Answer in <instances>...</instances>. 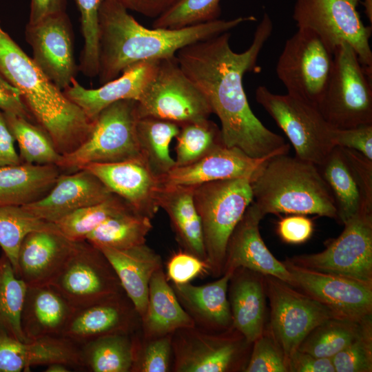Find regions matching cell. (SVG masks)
I'll return each instance as SVG.
<instances>
[{
    "label": "cell",
    "mask_w": 372,
    "mask_h": 372,
    "mask_svg": "<svg viewBox=\"0 0 372 372\" xmlns=\"http://www.w3.org/2000/svg\"><path fill=\"white\" fill-rule=\"evenodd\" d=\"M272 30V21L265 12L251 45L242 52L233 51L230 33L226 32L186 45L176 54L183 71L218 117L223 144L254 158L287 154L290 147L283 137L267 128L255 116L242 83L244 74L255 68Z\"/></svg>",
    "instance_id": "6da1fadb"
},
{
    "label": "cell",
    "mask_w": 372,
    "mask_h": 372,
    "mask_svg": "<svg viewBox=\"0 0 372 372\" xmlns=\"http://www.w3.org/2000/svg\"><path fill=\"white\" fill-rule=\"evenodd\" d=\"M254 16L214 21L179 29H149L114 0H103L99 12V80L110 81L138 63L176 56L183 47L229 32Z\"/></svg>",
    "instance_id": "7a4b0ae2"
},
{
    "label": "cell",
    "mask_w": 372,
    "mask_h": 372,
    "mask_svg": "<svg viewBox=\"0 0 372 372\" xmlns=\"http://www.w3.org/2000/svg\"><path fill=\"white\" fill-rule=\"evenodd\" d=\"M0 74L19 91L35 123L61 154L72 152L87 138L94 121L44 74L2 28L1 21Z\"/></svg>",
    "instance_id": "3957f363"
},
{
    "label": "cell",
    "mask_w": 372,
    "mask_h": 372,
    "mask_svg": "<svg viewBox=\"0 0 372 372\" xmlns=\"http://www.w3.org/2000/svg\"><path fill=\"white\" fill-rule=\"evenodd\" d=\"M260 215L316 214L338 220L334 198L318 165L287 154L270 158L251 181Z\"/></svg>",
    "instance_id": "277c9868"
},
{
    "label": "cell",
    "mask_w": 372,
    "mask_h": 372,
    "mask_svg": "<svg viewBox=\"0 0 372 372\" xmlns=\"http://www.w3.org/2000/svg\"><path fill=\"white\" fill-rule=\"evenodd\" d=\"M252 200L251 181L246 178L216 180L194 186V201L212 276L223 274L228 240Z\"/></svg>",
    "instance_id": "5b68a950"
},
{
    "label": "cell",
    "mask_w": 372,
    "mask_h": 372,
    "mask_svg": "<svg viewBox=\"0 0 372 372\" xmlns=\"http://www.w3.org/2000/svg\"><path fill=\"white\" fill-rule=\"evenodd\" d=\"M136 101H118L94 121L87 138L75 150L63 155L57 166L73 172L91 163H115L143 157L136 134Z\"/></svg>",
    "instance_id": "8992f818"
},
{
    "label": "cell",
    "mask_w": 372,
    "mask_h": 372,
    "mask_svg": "<svg viewBox=\"0 0 372 372\" xmlns=\"http://www.w3.org/2000/svg\"><path fill=\"white\" fill-rule=\"evenodd\" d=\"M371 80L354 50L347 43L337 46L332 71L318 105L332 128L372 124Z\"/></svg>",
    "instance_id": "52a82bcc"
},
{
    "label": "cell",
    "mask_w": 372,
    "mask_h": 372,
    "mask_svg": "<svg viewBox=\"0 0 372 372\" xmlns=\"http://www.w3.org/2000/svg\"><path fill=\"white\" fill-rule=\"evenodd\" d=\"M360 0H296L292 17L298 28L315 33L333 52L342 43L355 52L367 74H372L371 26L363 23Z\"/></svg>",
    "instance_id": "ba28073f"
},
{
    "label": "cell",
    "mask_w": 372,
    "mask_h": 372,
    "mask_svg": "<svg viewBox=\"0 0 372 372\" xmlns=\"http://www.w3.org/2000/svg\"><path fill=\"white\" fill-rule=\"evenodd\" d=\"M139 118L152 117L181 126L209 119L211 107L185 74L176 56L159 60L155 73L136 101Z\"/></svg>",
    "instance_id": "9c48e42d"
},
{
    "label": "cell",
    "mask_w": 372,
    "mask_h": 372,
    "mask_svg": "<svg viewBox=\"0 0 372 372\" xmlns=\"http://www.w3.org/2000/svg\"><path fill=\"white\" fill-rule=\"evenodd\" d=\"M256 99L292 144L296 156L320 165L335 146L333 130L318 107L291 94H278L264 85Z\"/></svg>",
    "instance_id": "30bf717a"
},
{
    "label": "cell",
    "mask_w": 372,
    "mask_h": 372,
    "mask_svg": "<svg viewBox=\"0 0 372 372\" xmlns=\"http://www.w3.org/2000/svg\"><path fill=\"white\" fill-rule=\"evenodd\" d=\"M172 342V372L244 371L252 344L233 327L221 332L180 328Z\"/></svg>",
    "instance_id": "8fae6325"
},
{
    "label": "cell",
    "mask_w": 372,
    "mask_h": 372,
    "mask_svg": "<svg viewBox=\"0 0 372 372\" xmlns=\"http://www.w3.org/2000/svg\"><path fill=\"white\" fill-rule=\"evenodd\" d=\"M333 64V52L313 32L298 28L278 58L276 71L287 94L318 107Z\"/></svg>",
    "instance_id": "7c38bea8"
},
{
    "label": "cell",
    "mask_w": 372,
    "mask_h": 372,
    "mask_svg": "<svg viewBox=\"0 0 372 372\" xmlns=\"http://www.w3.org/2000/svg\"><path fill=\"white\" fill-rule=\"evenodd\" d=\"M318 253L287 258L309 269L372 283V209H361Z\"/></svg>",
    "instance_id": "4fadbf2b"
},
{
    "label": "cell",
    "mask_w": 372,
    "mask_h": 372,
    "mask_svg": "<svg viewBox=\"0 0 372 372\" xmlns=\"http://www.w3.org/2000/svg\"><path fill=\"white\" fill-rule=\"evenodd\" d=\"M264 280L271 308L269 329L282 349L287 365L307 335L324 321L336 316L325 306L284 281L271 276H264Z\"/></svg>",
    "instance_id": "5bb4252c"
},
{
    "label": "cell",
    "mask_w": 372,
    "mask_h": 372,
    "mask_svg": "<svg viewBox=\"0 0 372 372\" xmlns=\"http://www.w3.org/2000/svg\"><path fill=\"white\" fill-rule=\"evenodd\" d=\"M74 308L84 307L123 291L110 261L97 247L78 241L50 283Z\"/></svg>",
    "instance_id": "9a60e30c"
},
{
    "label": "cell",
    "mask_w": 372,
    "mask_h": 372,
    "mask_svg": "<svg viewBox=\"0 0 372 372\" xmlns=\"http://www.w3.org/2000/svg\"><path fill=\"white\" fill-rule=\"evenodd\" d=\"M293 287L315 299L337 318L362 322L371 317L372 283L283 262Z\"/></svg>",
    "instance_id": "2e32d148"
},
{
    "label": "cell",
    "mask_w": 372,
    "mask_h": 372,
    "mask_svg": "<svg viewBox=\"0 0 372 372\" xmlns=\"http://www.w3.org/2000/svg\"><path fill=\"white\" fill-rule=\"evenodd\" d=\"M318 167L342 224L362 208L372 209V160L355 150L334 146Z\"/></svg>",
    "instance_id": "e0dca14e"
},
{
    "label": "cell",
    "mask_w": 372,
    "mask_h": 372,
    "mask_svg": "<svg viewBox=\"0 0 372 372\" xmlns=\"http://www.w3.org/2000/svg\"><path fill=\"white\" fill-rule=\"evenodd\" d=\"M66 12L27 23L25 38L32 50V59L44 74L63 90L76 79L74 37Z\"/></svg>",
    "instance_id": "ac0fdd59"
},
{
    "label": "cell",
    "mask_w": 372,
    "mask_h": 372,
    "mask_svg": "<svg viewBox=\"0 0 372 372\" xmlns=\"http://www.w3.org/2000/svg\"><path fill=\"white\" fill-rule=\"evenodd\" d=\"M141 319L124 291L90 305L75 309L62 338L81 347L112 334H131L141 329Z\"/></svg>",
    "instance_id": "d6986e66"
},
{
    "label": "cell",
    "mask_w": 372,
    "mask_h": 372,
    "mask_svg": "<svg viewBox=\"0 0 372 372\" xmlns=\"http://www.w3.org/2000/svg\"><path fill=\"white\" fill-rule=\"evenodd\" d=\"M83 168L95 175L135 212L152 219L158 211L157 197L162 185L159 176L152 172L143 157L91 163Z\"/></svg>",
    "instance_id": "ffe728a7"
},
{
    "label": "cell",
    "mask_w": 372,
    "mask_h": 372,
    "mask_svg": "<svg viewBox=\"0 0 372 372\" xmlns=\"http://www.w3.org/2000/svg\"><path fill=\"white\" fill-rule=\"evenodd\" d=\"M262 218L251 202L228 240L223 273L243 267L276 277L293 287L291 273L283 262L273 256L261 237L259 223Z\"/></svg>",
    "instance_id": "44dd1931"
},
{
    "label": "cell",
    "mask_w": 372,
    "mask_h": 372,
    "mask_svg": "<svg viewBox=\"0 0 372 372\" xmlns=\"http://www.w3.org/2000/svg\"><path fill=\"white\" fill-rule=\"evenodd\" d=\"M274 156L254 158L238 148L220 145L196 162L175 166L159 178L161 185H166L196 186L229 178H246L251 181Z\"/></svg>",
    "instance_id": "7402d4cb"
},
{
    "label": "cell",
    "mask_w": 372,
    "mask_h": 372,
    "mask_svg": "<svg viewBox=\"0 0 372 372\" xmlns=\"http://www.w3.org/2000/svg\"><path fill=\"white\" fill-rule=\"evenodd\" d=\"M112 194L95 175L82 168L61 174L44 197L22 207L37 218L54 223L65 216L100 203Z\"/></svg>",
    "instance_id": "603a6c76"
},
{
    "label": "cell",
    "mask_w": 372,
    "mask_h": 372,
    "mask_svg": "<svg viewBox=\"0 0 372 372\" xmlns=\"http://www.w3.org/2000/svg\"><path fill=\"white\" fill-rule=\"evenodd\" d=\"M77 242L66 238L58 229L39 230L28 234L19 251L17 276L28 287L50 285Z\"/></svg>",
    "instance_id": "cb8c5ba5"
},
{
    "label": "cell",
    "mask_w": 372,
    "mask_h": 372,
    "mask_svg": "<svg viewBox=\"0 0 372 372\" xmlns=\"http://www.w3.org/2000/svg\"><path fill=\"white\" fill-rule=\"evenodd\" d=\"M159 60L136 63L117 78L95 89L82 86L74 79L63 92L94 121L110 105L124 99L138 101L152 79Z\"/></svg>",
    "instance_id": "d4e9b609"
},
{
    "label": "cell",
    "mask_w": 372,
    "mask_h": 372,
    "mask_svg": "<svg viewBox=\"0 0 372 372\" xmlns=\"http://www.w3.org/2000/svg\"><path fill=\"white\" fill-rule=\"evenodd\" d=\"M54 362L83 369L81 347L62 337L21 341L0 328V372L29 371Z\"/></svg>",
    "instance_id": "484cf974"
},
{
    "label": "cell",
    "mask_w": 372,
    "mask_h": 372,
    "mask_svg": "<svg viewBox=\"0 0 372 372\" xmlns=\"http://www.w3.org/2000/svg\"><path fill=\"white\" fill-rule=\"evenodd\" d=\"M232 273L225 272L216 280L202 285L169 282L195 327L210 332H221L232 327L227 298L228 283Z\"/></svg>",
    "instance_id": "4316f807"
},
{
    "label": "cell",
    "mask_w": 372,
    "mask_h": 372,
    "mask_svg": "<svg viewBox=\"0 0 372 372\" xmlns=\"http://www.w3.org/2000/svg\"><path fill=\"white\" fill-rule=\"evenodd\" d=\"M266 290L264 276L239 267L231 274L227 287L232 327L252 344L265 329Z\"/></svg>",
    "instance_id": "83f0119b"
},
{
    "label": "cell",
    "mask_w": 372,
    "mask_h": 372,
    "mask_svg": "<svg viewBox=\"0 0 372 372\" xmlns=\"http://www.w3.org/2000/svg\"><path fill=\"white\" fill-rule=\"evenodd\" d=\"M74 308L51 285L28 287L21 325L27 340L62 337Z\"/></svg>",
    "instance_id": "f1b7e54d"
},
{
    "label": "cell",
    "mask_w": 372,
    "mask_h": 372,
    "mask_svg": "<svg viewBox=\"0 0 372 372\" xmlns=\"http://www.w3.org/2000/svg\"><path fill=\"white\" fill-rule=\"evenodd\" d=\"M99 249L111 263L124 292L141 319L147 305L150 280L158 269L163 267L161 256L146 243L125 249Z\"/></svg>",
    "instance_id": "f546056e"
},
{
    "label": "cell",
    "mask_w": 372,
    "mask_h": 372,
    "mask_svg": "<svg viewBox=\"0 0 372 372\" xmlns=\"http://www.w3.org/2000/svg\"><path fill=\"white\" fill-rule=\"evenodd\" d=\"M194 186L162 185L157 203L169 216L180 249L206 261L203 228L194 201Z\"/></svg>",
    "instance_id": "4dcf8cb0"
},
{
    "label": "cell",
    "mask_w": 372,
    "mask_h": 372,
    "mask_svg": "<svg viewBox=\"0 0 372 372\" xmlns=\"http://www.w3.org/2000/svg\"><path fill=\"white\" fill-rule=\"evenodd\" d=\"M194 326L177 299L163 267L158 269L149 285L147 305L141 318L142 335L147 338L161 337L172 334L180 328Z\"/></svg>",
    "instance_id": "1f68e13d"
},
{
    "label": "cell",
    "mask_w": 372,
    "mask_h": 372,
    "mask_svg": "<svg viewBox=\"0 0 372 372\" xmlns=\"http://www.w3.org/2000/svg\"><path fill=\"white\" fill-rule=\"evenodd\" d=\"M61 172L52 164L0 167V206H23L39 200L50 192Z\"/></svg>",
    "instance_id": "d6a6232c"
},
{
    "label": "cell",
    "mask_w": 372,
    "mask_h": 372,
    "mask_svg": "<svg viewBox=\"0 0 372 372\" xmlns=\"http://www.w3.org/2000/svg\"><path fill=\"white\" fill-rule=\"evenodd\" d=\"M135 333L108 335L80 347L83 368L92 372H130Z\"/></svg>",
    "instance_id": "836d02e7"
},
{
    "label": "cell",
    "mask_w": 372,
    "mask_h": 372,
    "mask_svg": "<svg viewBox=\"0 0 372 372\" xmlns=\"http://www.w3.org/2000/svg\"><path fill=\"white\" fill-rule=\"evenodd\" d=\"M179 130L178 124L166 120L144 117L137 121L136 134L141 155L159 177L176 166L169 146Z\"/></svg>",
    "instance_id": "e575fe53"
},
{
    "label": "cell",
    "mask_w": 372,
    "mask_h": 372,
    "mask_svg": "<svg viewBox=\"0 0 372 372\" xmlns=\"http://www.w3.org/2000/svg\"><path fill=\"white\" fill-rule=\"evenodd\" d=\"M150 218L129 209L106 220L89 234L85 240L99 247L125 249L146 243L152 229Z\"/></svg>",
    "instance_id": "d590c367"
},
{
    "label": "cell",
    "mask_w": 372,
    "mask_h": 372,
    "mask_svg": "<svg viewBox=\"0 0 372 372\" xmlns=\"http://www.w3.org/2000/svg\"><path fill=\"white\" fill-rule=\"evenodd\" d=\"M3 114L18 144L22 163L58 165L63 155L57 151L45 130L37 124L14 114L3 112Z\"/></svg>",
    "instance_id": "8d00e7d4"
},
{
    "label": "cell",
    "mask_w": 372,
    "mask_h": 372,
    "mask_svg": "<svg viewBox=\"0 0 372 372\" xmlns=\"http://www.w3.org/2000/svg\"><path fill=\"white\" fill-rule=\"evenodd\" d=\"M28 285L16 274L8 258L0 255V328L14 338L28 341L21 325V315Z\"/></svg>",
    "instance_id": "74e56055"
},
{
    "label": "cell",
    "mask_w": 372,
    "mask_h": 372,
    "mask_svg": "<svg viewBox=\"0 0 372 372\" xmlns=\"http://www.w3.org/2000/svg\"><path fill=\"white\" fill-rule=\"evenodd\" d=\"M58 229L54 223L34 216L22 206H0V247L17 274L21 245L30 233L39 230Z\"/></svg>",
    "instance_id": "f35d334b"
},
{
    "label": "cell",
    "mask_w": 372,
    "mask_h": 372,
    "mask_svg": "<svg viewBox=\"0 0 372 372\" xmlns=\"http://www.w3.org/2000/svg\"><path fill=\"white\" fill-rule=\"evenodd\" d=\"M363 321L355 322L336 317L329 318L307 335L298 350L316 357L331 358L358 335Z\"/></svg>",
    "instance_id": "ab89813d"
},
{
    "label": "cell",
    "mask_w": 372,
    "mask_h": 372,
    "mask_svg": "<svg viewBox=\"0 0 372 372\" xmlns=\"http://www.w3.org/2000/svg\"><path fill=\"white\" fill-rule=\"evenodd\" d=\"M129 209H132L123 199L113 194L100 203L82 207L65 216L54 225L68 239L82 241L106 220Z\"/></svg>",
    "instance_id": "60d3db41"
},
{
    "label": "cell",
    "mask_w": 372,
    "mask_h": 372,
    "mask_svg": "<svg viewBox=\"0 0 372 372\" xmlns=\"http://www.w3.org/2000/svg\"><path fill=\"white\" fill-rule=\"evenodd\" d=\"M176 138V166L199 160L215 147L224 145L220 129L209 119L180 126Z\"/></svg>",
    "instance_id": "b9f144b4"
},
{
    "label": "cell",
    "mask_w": 372,
    "mask_h": 372,
    "mask_svg": "<svg viewBox=\"0 0 372 372\" xmlns=\"http://www.w3.org/2000/svg\"><path fill=\"white\" fill-rule=\"evenodd\" d=\"M220 0H178L156 17L153 28L179 29L219 19Z\"/></svg>",
    "instance_id": "7bdbcfd3"
},
{
    "label": "cell",
    "mask_w": 372,
    "mask_h": 372,
    "mask_svg": "<svg viewBox=\"0 0 372 372\" xmlns=\"http://www.w3.org/2000/svg\"><path fill=\"white\" fill-rule=\"evenodd\" d=\"M80 13L83 48L79 70L88 77L99 74V12L103 0H73Z\"/></svg>",
    "instance_id": "ee69618b"
},
{
    "label": "cell",
    "mask_w": 372,
    "mask_h": 372,
    "mask_svg": "<svg viewBox=\"0 0 372 372\" xmlns=\"http://www.w3.org/2000/svg\"><path fill=\"white\" fill-rule=\"evenodd\" d=\"M172 334L145 338L141 329L134 335L133 363L130 372H170L173 363Z\"/></svg>",
    "instance_id": "f6af8a7d"
},
{
    "label": "cell",
    "mask_w": 372,
    "mask_h": 372,
    "mask_svg": "<svg viewBox=\"0 0 372 372\" xmlns=\"http://www.w3.org/2000/svg\"><path fill=\"white\" fill-rule=\"evenodd\" d=\"M336 372L372 371V320L362 322L353 340L331 358Z\"/></svg>",
    "instance_id": "bcb514c9"
},
{
    "label": "cell",
    "mask_w": 372,
    "mask_h": 372,
    "mask_svg": "<svg viewBox=\"0 0 372 372\" xmlns=\"http://www.w3.org/2000/svg\"><path fill=\"white\" fill-rule=\"evenodd\" d=\"M252 344L245 372H288L283 352L269 329Z\"/></svg>",
    "instance_id": "7dc6e473"
},
{
    "label": "cell",
    "mask_w": 372,
    "mask_h": 372,
    "mask_svg": "<svg viewBox=\"0 0 372 372\" xmlns=\"http://www.w3.org/2000/svg\"><path fill=\"white\" fill-rule=\"evenodd\" d=\"M205 273H209L207 262L181 249L174 253L166 265V278L175 284L191 282Z\"/></svg>",
    "instance_id": "c3c4849f"
},
{
    "label": "cell",
    "mask_w": 372,
    "mask_h": 372,
    "mask_svg": "<svg viewBox=\"0 0 372 372\" xmlns=\"http://www.w3.org/2000/svg\"><path fill=\"white\" fill-rule=\"evenodd\" d=\"M335 146L355 150L372 160V124L347 129H333Z\"/></svg>",
    "instance_id": "681fc988"
},
{
    "label": "cell",
    "mask_w": 372,
    "mask_h": 372,
    "mask_svg": "<svg viewBox=\"0 0 372 372\" xmlns=\"http://www.w3.org/2000/svg\"><path fill=\"white\" fill-rule=\"evenodd\" d=\"M313 232V221L302 214L286 216L277 224V233L280 238L289 244L303 243L310 238Z\"/></svg>",
    "instance_id": "f907efd6"
},
{
    "label": "cell",
    "mask_w": 372,
    "mask_h": 372,
    "mask_svg": "<svg viewBox=\"0 0 372 372\" xmlns=\"http://www.w3.org/2000/svg\"><path fill=\"white\" fill-rule=\"evenodd\" d=\"M288 372H335L331 358H318L296 350L287 363Z\"/></svg>",
    "instance_id": "816d5d0a"
},
{
    "label": "cell",
    "mask_w": 372,
    "mask_h": 372,
    "mask_svg": "<svg viewBox=\"0 0 372 372\" xmlns=\"http://www.w3.org/2000/svg\"><path fill=\"white\" fill-rule=\"evenodd\" d=\"M0 110L23 117L32 123L34 121L24 105L19 91L0 74Z\"/></svg>",
    "instance_id": "f5cc1de1"
},
{
    "label": "cell",
    "mask_w": 372,
    "mask_h": 372,
    "mask_svg": "<svg viewBox=\"0 0 372 372\" xmlns=\"http://www.w3.org/2000/svg\"><path fill=\"white\" fill-rule=\"evenodd\" d=\"M15 138L9 129L3 111L0 110V167L22 163L15 149Z\"/></svg>",
    "instance_id": "db71d44e"
},
{
    "label": "cell",
    "mask_w": 372,
    "mask_h": 372,
    "mask_svg": "<svg viewBox=\"0 0 372 372\" xmlns=\"http://www.w3.org/2000/svg\"><path fill=\"white\" fill-rule=\"evenodd\" d=\"M66 0H30L28 24L66 12Z\"/></svg>",
    "instance_id": "11a10c76"
},
{
    "label": "cell",
    "mask_w": 372,
    "mask_h": 372,
    "mask_svg": "<svg viewBox=\"0 0 372 372\" xmlns=\"http://www.w3.org/2000/svg\"><path fill=\"white\" fill-rule=\"evenodd\" d=\"M178 0H136L134 11L156 19Z\"/></svg>",
    "instance_id": "9f6ffc18"
},
{
    "label": "cell",
    "mask_w": 372,
    "mask_h": 372,
    "mask_svg": "<svg viewBox=\"0 0 372 372\" xmlns=\"http://www.w3.org/2000/svg\"><path fill=\"white\" fill-rule=\"evenodd\" d=\"M70 366L63 362H54L47 365L46 372H68Z\"/></svg>",
    "instance_id": "6f0895ef"
},
{
    "label": "cell",
    "mask_w": 372,
    "mask_h": 372,
    "mask_svg": "<svg viewBox=\"0 0 372 372\" xmlns=\"http://www.w3.org/2000/svg\"><path fill=\"white\" fill-rule=\"evenodd\" d=\"M362 4L364 7V12L370 21L372 23V0H364Z\"/></svg>",
    "instance_id": "680465c9"
},
{
    "label": "cell",
    "mask_w": 372,
    "mask_h": 372,
    "mask_svg": "<svg viewBox=\"0 0 372 372\" xmlns=\"http://www.w3.org/2000/svg\"><path fill=\"white\" fill-rule=\"evenodd\" d=\"M125 6L127 10L134 11L136 0H114Z\"/></svg>",
    "instance_id": "91938a15"
}]
</instances>
